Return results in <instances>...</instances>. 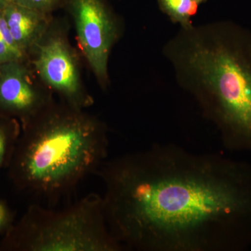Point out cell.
<instances>
[{"mask_svg":"<svg viewBox=\"0 0 251 251\" xmlns=\"http://www.w3.org/2000/svg\"><path fill=\"white\" fill-rule=\"evenodd\" d=\"M72 15L77 41L99 83L109 82L108 60L120 36V23L105 0H64Z\"/></svg>","mask_w":251,"mask_h":251,"instance_id":"obj_5","label":"cell"},{"mask_svg":"<svg viewBox=\"0 0 251 251\" xmlns=\"http://www.w3.org/2000/svg\"><path fill=\"white\" fill-rule=\"evenodd\" d=\"M14 213L0 199V234H4L14 224Z\"/></svg>","mask_w":251,"mask_h":251,"instance_id":"obj_12","label":"cell"},{"mask_svg":"<svg viewBox=\"0 0 251 251\" xmlns=\"http://www.w3.org/2000/svg\"><path fill=\"white\" fill-rule=\"evenodd\" d=\"M14 41L27 55L49 31V15L12 2L2 11Z\"/></svg>","mask_w":251,"mask_h":251,"instance_id":"obj_8","label":"cell"},{"mask_svg":"<svg viewBox=\"0 0 251 251\" xmlns=\"http://www.w3.org/2000/svg\"><path fill=\"white\" fill-rule=\"evenodd\" d=\"M108 147L103 122L83 110L53 103L21 128L8 175L18 191L53 206L97 174Z\"/></svg>","mask_w":251,"mask_h":251,"instance_id":"obj_3","label":"cell"},{"mask_svg":"<svg viewBox=\"0 0 251 251\" xmlns=\"http://www.w3.org/2000/svg\"><path fill=\"white\" fill-rule=\"evenodd\" d=\"M53 103L49 92L31 81L23 61L0 64V114L21 122V128Z\"/></svg>","mask_w":251,"mask_h":251,"instance_id":"obj_7","label":"cell"},{"mask_svg":"<svg viewBox=\"0 0 251 251\" xmlns=\"http://www.w3.org/2000/svg\"><path fill=\"white\" fill-rule=\"evenodd\" d=\"M14 61H24L10 49L9 46L0 36V64Z\"/></svg>","mask_w":251,"mask_h":251,"instance_id":"obj_13","label":"cell"},{"mask_svg":"<svg viewBox=\"0 0 251 251\" xmlns=\"http://www.w3.org/2000/svg\"><path fill=\"white\" fill-rule=\"evenodd\" d=\"M163 53L224 145L251 151V31L228 21L181 28Z\"/></svg>","mask_w":251,"mask_h":251,"instance_id":"obj_2","label":"cell"},{"mask_svg":"<svg viewBox=\"0 0 251 251\" xmlns=\"http://www.w3.org/2000/svg\"><path fill=\"white\" fill-rule=\"evenodd\" d=\"M12 2H14V0H0V11H2L8 5Z\"/></svg>","mask_w":251,"mask_h":251,"instance_id":"obj_14","label":"cell"},{"mask_svg":"<svg viewBox=\"0 0 251 251\" xmlns=\"http://www.w3.org/2000/svg\"><path fill=\"white\" fill-rule=\"evenodd\" d=\"M31 52H34L32 64L36 74L64 103L80 110L94 103L81 81L76 57L64 36L49 31Z\"/></svg>","mask_w":251,"mask_h":251,"instance_id":"obj_6","label":"cell"},{"mask_svg":"<svg viewBox=\"0 0 251 251\" xmlns=\"http://www.w3.org/2000/svg\"><path fill=\"white\" fill-rule=\"evenodd\" d=\"M207 0H158V6L173 24L182 29L193 27L192 18L197 14L201 4Z\"/></svg>","mask_w":251,"mask_h":251,"instance_id":"obj_9","label":"cell"},{"mask_svg":"<svg viewBox=\"0 0 251 251\" xmlns=\"http://www.w3.org/2000/svg\"><path fill=\"white\" fill-rule=\"evenodd\" d=\"M122 251L94 193L62 209L31 204L0 241V251Z\"/></svg>","mask_w":251,"mask_h":251,"instance_id":"obj_4","label":"cell"},{"mask_svg":"<svg viewBox=\"0 0 251 251\" xmlns=\"http://www.w3.org/2000/svg\"><path fill=\"white\" fill-rule=\"evenodd\" d=\"M64 0H14V2L29 9L50 14Z\"/></svg>","mask_w":251,"mask_h":251,"instance_id":"obj_11","label":"cell"},{"mask_svg":"<svg viewBox=\"0 0 251 251\" xmlns=\"http://www.w3.org/2000/svg\"><path fill=\"white\" fill-rule=\"evenodd\" d=\"M21 133L17 120L0 114V170L7 168Z\"/></svg>","mask_w":251,"mask_h":251,"instance_id":"obj_10","label":"cell"},{"mask_svg":"<svg viewBox=\"0 0 251 251\" xmlns=\"http://www.w3.org/2000/svg\"><path fill=\"white\" fill-rule=\"evenodd\" d=\"M124 250L234 251L251 244V168L176 145L106 160L97 171Z\"/></svg>","mask_w":251,"mask_h":251,"instance_id":"obj_1","label":"cell"}]
</instances>
